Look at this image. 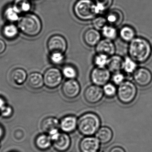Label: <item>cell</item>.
Here are the masks:
<instances>
[{
  "label": "cell",
  "mask_w": 152,
  "mask_h": 152,
  "mask_svg": "<svg viewBox=\"0 0 152 152\" xmlns=\"http://www.w3.org/2000/svg\"><path fill=\"white\" fill-rule=\"evenodd\" d=\"M6 50V44L3 40L0 39V55L2 54Z\"/></svg>",
  "instance_id": "cell-38"
},
{
  "label": "cell",
  "mask_w": 152,
  "mask_h": 152,
  "mask_svg": "<svg viewBox=\"0 0 152 152\" xmlns=\"http://www.w3.org/2000/svg\"><path fill=\"white\" fill-rule=\"evenodd\" d=\"M124 59L118 55H114L109 57L107 68L111 73L119 72L123 68Z\"/></svg>",
  "instance_id": "cell-20"
},
{
  "label": "cell",
  "mask_w": 152,
  "mask_h": 152,
  "mask_svg": "<svg viewBox=\"0 0 152 152\" xmlns=\"http://www.w3.org/2000/svg\"><path fill=\"white\" fill-rule=\"evenodd\" d=\"M102 32L104 38L112 41L116 39L118 35V32L116 27L110 25H106L102 29Z\"/></svg>",
  "instance_id": "cell-27"
},
{
  "label": "cell",
  "mask_w": 152,
  "mask_h": 152,
  "mask_svg": "<svg viewBox=\"0 0 152 152\" xmlns=\"http://www.w3.org/2000/svg\"><path fill=\"white\" fill-rule=\"evenodd\" d=\"M137 63L130 57H126L124 59L122 70L126 74H134L137 69Z\"/></svg>",
  "instance_id": "cell-28"
},
{
  "label": "cell",
  "mask_w": 152,
  "mask_h": 152,
  "mask_svg": "<svg viewBox=\"0 0 152 152\" xmlns=\"http://www.w3.org/2000/svg\"><path fill=\"white\" fill-rule=\"evenodd\" d=\"M61 70L56 67L47 69L43 75L44 85L47 88L54 89L59 86L63 79Z\"/></svg>",
  "instance_id": "cell-6"
},
{
  "label": "cell",
  "mask_w": 152,
  "mask_h": 152,
  "mask_svg": "<svg viewBox=\"0 0 152 152\" xmlns=\"http://www.w3.org/2000/svg\"><path fill=\"white\" fill-rule=\"evenodd\" d=\"M117 90L115 85L113 83H108L103 86L104 94L108 98H111L114 97L117 93Z\"/></svg>",
  "instance_id": "cell-34"
},
{
  "label": "cell",
  "mask_w": 152,
  "mask_h": 152,
  "mask_svg": "<svg viewBox=\"0 0 152 152\" xmlns=\"http://www.w3.org/2000/svg\"><path fill=\"white\" fill-rule=\"evenodd\" d=\"M113 0H95L96 5L99 15L106 11L111 6Z\"/></svg>",
  "instance_id": "cell-32"
},
{
  "label": "cell",
  "mask_w": 152,
  "mask_h": 152,
  "mask_svg": "<svg viewBox=\"0 0 152 152\" xmlns=\"http://www.w3.org/2000/svg\"><path fill=\"white\" fill-rule=\"evenodd\" d=\"M26 81L28 86L33 90H39L45 85L43 76L39 72L31 73L28 76Z\"/></svg>",
  "instance_id": "cell-17"
},
{
  "label": "cell",
  "mask_w": 152,
  "mask_h": 152,
  "mask_svg": "<svg viewBox=\"0 0 152 152\" xmlns=\"http://www.w3.org/2000/svg\"><path fill=\"white\" fill-rule=\"evenodd\" d=\"M47 47L50 53L60 52L65 54L67 50V42L65 37L61 35H53L48 39Z\"/></svg>",
  "instance_id": "cell-7"
},
{
  "label": "cell",
  "mask_w": 152,
  "mask_h": 152,
  "mask_svg": "<svg viewBox=\"0 0 152 152\" xmlns=\"http://www.w3.org/2000/svg\"><path fill=\"white\" fill-rule=\"evenodd\" d=\"M137 89L133 82L129 80L124 81L119 85L117 96L119 101L124 104H130L136 97Z\"/></svg>",
  "instance_id": "cell-5"
},
{
  "label": "cell",
  "mask_w": 152,
  "mask_h": 152,
  "mask_svg": "<svg viewBox=\"0 0 152 152\" xmlns=\"http://www.w3.org/2000/svg\"><path fill=\"white\" fill-rule=\"evenodd\" d=\"M65 59V54L60 52L50 53L49 60L53 65L58 66L62 64Z\"/></svg>",
  "instance_id": "cell-33"
},
{
  "label": "cell",
  "mask_w": 152,
  "mask_h": 152,
  "mask_svg": "<svg viewBox=\"0 0 152 152\" xmlns=\"http://www.w3.org/2000/svg\"><path fill=\"white\" fill-rule=\"evenodd\" d=\"M5 105H6V104H5L4 100L2 98H1V97H0V110H1L2 108L4 107Z\"/></svg>",
  "instance_id": "cell-40"
},
{
  "label": "cell",
  "mask_w": 152,
  "mask_h": 152,
  "mask_svg": "<svg viewBox=\"0 0 152 152\" xmlns=\"http://www.w3.org/2000/svg\"><path fill=\"white\" fill-rule=\"evenodd\" d=\"M100 144L96 137L86 136L80 142V150L81 152H97L100 149Z\"/></svg>",
  "instance_id": "cell-12"
},
{
  "label": "cell",
  "mask_w": 152,
  "mask_h": 152,
  "mask_svg": "<svg viewBox=\"0 0 152 152\" xmlns=\"http://www.w3.org/2000/svg\"><path fill=\"white\" fill-rule=\"evenodd\" d=\"M4 130L3 128L0 126V139L3 137L4 135Z\"/></svg>",
  "instance_id": "cell-41"
},
{
  "label": "cell",
  "mask_w": 152,
  "mask_h": 152,
  "mask_svg": "<svg viewBox=\"0 0 152 152\" xmlns=\"http://www.w3.org/2000/svg\"><path fill=\"white\" fill-rule=\"evenodd\" d=\"M35 145L38 150L45 151L49 150L52 145V141L49 135L42 134L36 137Z\"/></svg>",
  "instance_id": "cell-22"
},
{
  "label": "cell",
  "mask_w": 152,
  "mask_h": 152,
  "mask_svg": "<svg viewBox=\"0 0 152 152\" xmlns=\"http://www.w3.org/2000/svg\"><path fill=\"white\" fill-rule=\"evenodd\" d=\"M104 95L103 88L94 84L88 87L84 93V98L86 101L91 104H96L101 101Z\"/></svg>",
  "instance_id": "cell-10"
},
{
  "label": "cell",
  "mask_w": 152,
  "mask_h": 152,
  "mask_svg": "<svg viewBox=\"0 0 152 152\" xmlns=\"http://www.w3.org/2000/svg\"><path fill=\"white\" fill-rule=\"evenodd\" d=\"M19 12L16 7L12 6L7 7L4 12V17L7 21L12 23L19 20Z\"/></svg>",
  "instance_id": "cell-26"
},
{
  "label": "cell",
  "mask_w": 152,
  "mask_h": 152,
  "mask_svg": "<svg viewBox=\"0 0 152 152\" xmlns=\"http://www.w3.org/2000/svg\"><path fill=\"white\" fill-rule=\"evenodd\" d=\"M76 18L83 21L93 20L99 15L95 2L92 0H78L73 8Z\"/></svg>",
  "instance_id": "cell-4"
},
{
  "label": "cell",
  "mask_w": 152,
  "mask_h": 152,
  "mask_svg": "<svg viewBox=\"0 0 152 152\" xmlns=\"http://www.w3.org/2000/svg\"><path fill=\"white\" fill-rule=\"evenodd\" d=\"M118 34L121 39L123 42L130 43L136 37V33L133 27L126 25L121 28Z\"/></svg>",
  "instance_id": "cell-24"
},
{
  "label": "cell",
  "mask_w": 152,
  "mask_h": 152,
  "mask_svg": "<svg viewBox=\"0 0 152 152\" xmlns=\"http://www.w3.org/2000/svg\"><path fill=\"white\" fill-rule=\"evenodd\" d=\"M95 47L96 53L105 54L109 57L115 54L116 52V46L113 41L106 38L101 39Z\"/></svg>",
  "instance_id": "cell-14"
},
{
  "label": "cell",
  "mask_w": 152,
  "mask_h": 152,
  "mask_svg": "<svg viewBox=\"0 0 152 152\" xmlns=\"http://www.w3.org/2000/svg\"><path fill=\"white\" fill-rule=\"evenodd\" d=\"M60 121L58 119L54 117H48L42 121L41 128L44 134H48L52 130L58 129Z\"/></svg>",
  "instance_id": "cell-21"
},
{
  "label": "cell",
  "mask_w": 152,
  "mask_h": 152,
  "mask_svg": "<svg viewBox=\"0 0 152 152\" xmlns=\"http://www.w3.org/2000/svg\"><path fill=\"white\" fill-rule=\"evenodd\" d=\"M112 79L113 83L115 85H120L125 81V75L121 71L113 73L112 77Z\"/></svg>",
  "instance_id": "cell-36"
},
{
  "label": "cell",
  "mask_w": 152,
  "mask_h": 152,
  "mask_svg": "<svg viewBox=\"0 0 152 152\" xmlns=\"http://www.w3.org/2000/svg\"><path fill=\"white\" fill-rule=\"evenodd\" d=\"M96 137L98 139L100 143L105 145L111 142L113 137V133L110 128L104 126L100 128L97 131Z\"/></svg>",
  "instance_id": "cell-23"
},
{
  "label": "cell",
  "mask_w": 152,
  "mask_h": 152,
  "mask_svg": "<svg viewBox=\"0 0 152 152\" xmlns=\"http://www.w3.org/2000/svg\"><path fill=\"white\" fill-rule=\"evenodd\" d=\"M0 147H1V143H0Z\"/></svg>",
  "instance_id": "cell-42"
},
{
  "label": "cell",
  "mask_w": 152,
  "mask_h": 152,
  "mask_svg": "<svg viewBox=\"0 0 152 152\" xmlns=\"http://www.w3.org/2000/svg\"><path fill=\"white\" fill-rule=\"evenodd\" d=\"M101 120L97 114L87 112L77 120V129L79 133L85 136H92L100 128Z\"/></svg>",
  "instance_id": "cell-3"
},
{
  "label": "cell",
  "mask_w": 152,
  "mask_h": 152,
  "mask_svg": "<svg viewBox=\"0 0 152 152\" xmlns=\"http://www.w3.org/2000/svg\"><path fill=\"white\" fill-rule=\"evenodd\" d=\"M71 141L70 137L67 133H60L57 139L52 142V146L55 151L58 152L67 151L71 146Z\"/></svg>",
  "instance_id": "cell-13"
},
{
  "label": "cell",
  "mask_w": 152,
  "mask_h": 152,
  "mask_svg": "<svg viewBox=\"0 0 152 152\" xmlns=\"http://www.w3.org/2000/svg\"><path fill=\"white\" fill-rule=\"evenodd\" d=\"M152 46L149 41L142 37H135L129 43V57L137 63L146 62L151 57Z\"/></svg>",
  "instance_id": "cell-1"
},
{
  "label": "cell",
  "mask_w": 152,
  "mask_h": 152,
  "mask_svg": "<svg viewBox=\"0 0 152 152\" xmlns=\"http://www.w3.org/2000/svg\"><path fill=\"white\" fill-rule=\"evenodd\" d=\"M133 78L137 84L139 86L145 87L151 83L152 73L147 68H138L133 74Z\"/></svg>",
  "instance_id": "cell-11"
},
{
  "label": "cell",
  "mask_w": 152,
  "mask_h": 152,
  "mask_svg": "<svg viewBox=\"0 0 152 152\" xmlns=\"http://www.w3.org/2000/svg\"><path fill=\"white\" fill-rule=\"evenodd\" d=\"M109 25L117 27L120 26L124 20L123 12L118 9H114L109 11L105 16Z\"/></svg>",
  "instance_id": "cell-18"
},
{
  "label": "cell",
  "mask_w": 152,
  "mask_h": 152,
  "mask_svg": "<svg viewBox=\"0 0 152 152\" xmlns=\"http://www.w3.org/2000/svg\"><path fill=\"white\" fill-rule=\"evenodd\" d=\"M63 77L67 79H76L77 77V70L75 66L73 65H65L61 70Z\"/></svg>",
  "instance_id": "cell-29"
},
{
  "label": "cell",
  "mask_w": 152,
  "mask_h": 152,
  "mask_svg": "<svg viewBox=\"0 0 152 152\" xmlns=\"http://www.w3.org/2000/svg\"><path fill=\"white\" fill-rule=\"evenodd\" d=\"M83 41L86 45L90 47H95L101 40V35L95 28L87 29L83 35Z\"/></svg>",
  "instance_id": "cell-15"
},
{
  "label": "cell",
  "mask_w": 152,
  "mask_h": 152,
  "mask_svg": "<svg viewBox=\"0 0 152 152\" xmlns=\"http://www.w3.org/2000/svg\"><path fill=\"white\" fill-rule=\"evenodd\" d=\"M19 30L18 26L11 23L5 25L4 27L2 30L3 35L6 39L12 40L18 36Z\"/></svg>",
  "instance_id": "cell-25"
},
{
  "label": "cell",
  "mask_w": 152,
  "mask_h": 152,
  "mask_svg": "<svg viewBox=\"0 0 152 152\" xmlns=\"http://www.w3.org/2000/svg\"><path fill=\"white\" fill-rule=\"evenodd\" d=\"M90 77L93 84L101 87L109 83L111 75L110 71L107 68L95 67L91 70Z\"/></svg>",
  "instance_id": "cell-8"
},
{
  "label": "cell",
  "mask_w": 152,
  "mask_h": 152,
  "mask_svg": "<svg viewBox=\"0 0 152 152\" xmlns=\"http://www.w3.org/2000/svg\"><path fill=\"white\" fill-rule=\"evenodd\" d=\"M12 114V109L9 105H5L0 110V115L4 118H9Z\"/></svg>",
  "instance_id": "cell-37"
},
{
  "label": "cell",
  "mask_w": 152,
  "mask_h": 152,
  "mask_svg": "<svg viewBox=\"0 0 152 152\" xmlns=\"http://www.w3.org/2000/svg\"><path fill=\"white\" fill-rule=\"evenodd\" d=\"M109 152H126V151L121 147L116 146L112 148Z\"/></svg>",
  "instance_id": "cell-39"
},
{
  "label": "cell",
  "mask_w": 152,
  "mask_h": 152,
  "mask_svg": "<svg viewBox=\"0 0 152 152\" xmlns=\"http://www.w3.org/2000/svg\"><path fill=\"white\" fill-rule=\"evenodd\" d=\"M109 59V56L105 54L96 53L93 59V62L96 67L105 68L107 67Z\"/></svg>",
  "instance_id": "cell-31"
},
{
  "label": "cell",
  "mask_w": 152,
  "mask_h": 152,
  "mask_svg": "<svg viewBox=\"0 0 152 152\" xmlns=\"http://www.w3.org/2000/svg\"><path fill=\"white\" fill-rule=\"evenodd\" d=\"M151 46H152V45H151Z\"/></svg>",
  "instance_id": "cell-43"
},
{
  "label": "cell",
  "mask_w": 152,
  "mask_h": 152,
  "mask_svg": "<svg viewBox=\"0 0 152 152\" xmlns=\"http://www.w3.org/2000/svg\"><path fill=\"white\" fill-rule=\"evenodd\" d=\"M93 23L94 27L97 30H101L107 25V20L105 17L97 16L93 20Z\"/></svg>",
  "instance_id": "cell-35"
},
{
  "label": "cell",
  "mask_w": 152,
  "mask_h": 152,
  "mask_svg": "<svg viewBox=\"0 0 152 152\" xmlns=\"http://www.w3.org/2000/svg\"><path fill=\"white\" fill-rule=\"evenodd\" d=\"M77 126V120L73 115H68L61 119L59 127L64 133L69 134L74 132Z\"/></svg>",
  "instance_id": "cell-16"
},
{
  "label": "cell",
  "mask_w": 152,
  "mask_h": 152,
  "mask_svg": "<svg viewBox=\"0 0 152 152\" xmlns=\"http://www.w3.org/2000/svg\"><path fill=\"white\" fill-rule=\"evenodd\" d=\"M18 27L20 32L26 36L35 37L42 32V23L37 15L27 13L19 20Z\"/></svg>",
  "instance_id": "cell-2"
},
{
  "label": "cell",
  "mask_w": 152,
  "mask_h": 152,
  "mask_svg": "<svg viewBox=\"0 0 152 152\" xmlns=\"http://www.w3.org/2000/svg\"><path fill=\"white\" fill-rule=\"evenodd\" d=\"M13 5L20 13L29 12L32 6L28 0H16Z\"/></svg>",
  "instance_id": "cell-30"
},
{
  "label": "cell",
  "mask_w": 152,
  "mask_h": 152,
  "mask_svg": "<svg viewBox=\"0 0 152 152\" xmlns=\"http://www.w3.org/2000/svg\"><path fill=\"white\" fill-rule=\"evenodd\" d=\"M61 92L66 98L73 100L80 93V84L76 79H67L62 85Z\"/></svg>",
  "instance_id": "cell-9"
},
{
  "label": "cell",
  "mask_w": 152,
  "mask_h": 152,
  "mask_svg": "<svg viewBox=\"0 0 152 152\" xmlns=\"http://www.w3.org/2000/svg\"><path fill=\"white\" fill-rule=\"evenodd\" d=\"M27 74L25 70L20 68L14 69L10 74V79L12 84L20 86L24 84L27 79Z\"/></svg>",
  "instance_id": "cell-19"
}]
</instances>
